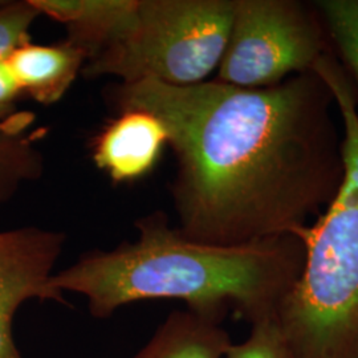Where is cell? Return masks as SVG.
<instances>
[{
	"label": "cell",
	"instance_id": "cell-2",
	"mask_svg": "<svg viewBox=\"0 0 358 358\" xmlns=\"http://www.w3.org/2000/svg\"><path fill=\"white\" fill-rule=\"evenodd\" d=\"M136 229V242L80 256L55 273L53 287L84 296L90 315L101 320L129 304L176 299L198 310L232 308L252 325L278 320L307 256L297 234L238 245L202 243L158 213L138 219Z\"/></svg>",
	"mask_w": 358,
	"mask_h": 358
},
{
	"label": "cell",
	"instance_id": "cell-3",
	"mask_svg": "<svg viewBox=\"0 0 358 358\" xmlns=\"http://www.w3.org/2000/svg\"><path fill=\"white\" fill-rule=\"evenodd\" d=\"M344 133V179L319 220L301 231L304 268L278 322L294 358H358V97L332 52L316 63Z\"/></svg>",
	"mask_w": 358,
	"mask_h": 358
},
{
	"label": "cell",
	"instance_id": "cell-9",
	"mask_svg": "<svg viewBox=\"0 0 358 358\" xmlns=\"http://www.w3.org/2000/svg\"><path fill=\"white\" fill-rule=\"evenodd\" d=\"M22 90L36 103H59L76 81L77 75L88 63L84 51L64 41L56 45H41L27 41L6 59Z\"/></svg>",
	"mask_w": 358,
	"mask_h": 358
},
{
	"label": "cell",
	"instance_id": "cell-7",
	"mask_svg": "<svg viewBox=\"0 0 358 358\" xmlns=\"http://www.w3.org/2000/svg\"><path fill=\"white\" fill-rule=\"evenodd\" d=\"M112 120L93 146L96 166L115 183L148 176L169 143L166 128L155 115L128 109Z\"/></svg>",
	"mask_w": 358,
	"mask_h": 358
},
{
	"label": "cell",
	"instance_id": "cell-10",
	"mask_svg": "<svg viewBox=\"0 0 358 358\" xmlns=\"http://www.w3.org/2000/svg\"><path fill=\"white\" fill-rule=\"evenodd\" d=\"M226 315L192 308L174 310L133 358H224L232 344L222 325Z\"/></svg>",
	"mask_w": 358,
	"mask_h": 358
},
{
	"label": "cell",
	"instance_id": "cell-14",
	"mask_svg": "<svg viewBox=\"0 0 358 358\" xmlns=\"http://www.w3.org/2000/svg\"><path fill=\"white\" fill-rule=\"evenodd\" d=\"M38 16L31 0L4 1L0 6V62L29 41V29Z\"/></svg>",
	"mask_w": 358,
	"mask_h": 358
},
{
	"label": "cell",
	"instance_id": "cell-12",
	"mask_svg": "<svg viewBox=\"0 0 358 358\" xmlns=\"http://www.w3.org/2000/svg\"><path fill=\"white\" fill-rule=\"evenodd\" d=\"M340 64L358 88V0L313 1Z\"/></svg>",
	"mask_w": 358,
	"mask_h": 358
},
{
	"label": "cell",
	"instance_id": "cell-4",
	"mask_svg": "<svg viewBox=\"0 0 358 358\" xmlns=\"http://www.w3.org/2000/svg\"><path fill=\"white\" fill-rule=\"evenodd\" d=\"M235 0H140L134 28L84 66L85 76L171 87L207 81L223 59Z\"/></svg>",
	"mask_w": 358,
	"mask_h": 358
},
{
	"label": "cell",
	"instance_id": "cell-13",
	"mask_svg": "<svg viewBox=\"0 0 358 358\" xmlns=\"http://www.w3.org/2000/svg\"><path fill=\"white\" fill-rule=\"evenodd\" d=\"M224 358H294L276 319L251 325L250 336L241 344H231Z\"/></svg>",
	"mask_w": 358,
	"mask_h": 358
},
{
	"label": "cell",
	"instance_id": "cell-5",
	"mask_svg": "<svg viewBox=\"0 0 358 358\" xmlns=\"http://www.w3.org/2000/svg\"><path fill=\"white\" fill-rule=\"evenodd\" d=\"M316 7L297 0H235L230 38L217 81L260 90L315 68L328 53Z\"/></svg>",
	"mask_w": 358,
	"mask_h": 358
},
{
	"label": "cell",
	"instance_id": "cell-1",
	"mask_svg": "<svg viewBox=\"0 0 358 358\" xmlns=\"http://www.w3.org/2000/svg\"><path fill=\"white\" fill-rule=\"evenodd\" d=\"M115 96L121 110L149 112L166 128L177 229L189 239L238 245L300 235L340 190L343 125L313 69L271 88L145 80Z\"/></svg>",
	"mask_w": 358,
	"mask_h": 358
},
{
	"label": "cell",
	"instance_id": "cell-11",
	"mask_svg": "<svg viewBox=\"0 0 358 358\" xmlns=\"http://www.w3.org/2000/svg\"><path fill=\"white\" fill-rule=\"evenodd\" d=\"M34 121L35 115L26 110L0 121V206L43 174L44 158L38 148L43 133L34 129Z\"/></svg>",
	"mask_w": 358,
	"mask_h": 358
},
{
	"label": "cell",
	"instance_id": "cell-6",
	"mask_svg": "<svg viewBox=\"0 0 358 358\" xmlns=\"http://www.w3.org/2000/svg\"><path fill=\"white\" fill-rule=\"evenodd\" d=\"M65 234L36 226L0 231V358H24L13 340V319L29 300L68 306L53 287Z\"/></svg>",
	"mask_w": 358,
	"mask_h": 358
},
{
	"label": "cell",
	"instance_id": "cell-15",
	"mask_svg": "<svg viewBox=\"0 0 358 358\" xmlns=\"http://www.w3.org/2000/svg\"><path fill=\"white\" fill-rule=\"evenodd\" d=\"M22 94L6 60L0 62V121L16 113V100Z\"/></svg>",
	"mask_w": 358,
	"mask_h": 358
},
{
	"label": "cell",
	"instance_id": "cell-8",
	"mask_svg": "<svg viewBox=\"0 0 358 358\" xmlns=\"http://www.w3.org/2000/svg\"><path fill=\"white\" fill-rule=\"evenodd\" d=\"M40 15L62 23L66 41L88 62L125 38L136 26L140 0H31Z\"/></svg>",
	"mask_w": 358,
	"mask_h": 358
},
{
	"label": "cell",
	"instance_id": "cell-16",
	"mask_svg": "<svg viewBox=\"0 0 358 358\" xmlns=\"http://www.w3.org/2000/svg\"><path fill=\"white\" fill-rule=\"evenodd\" d=\"M3 3H4V1H0V6H1V4H3Z\"/></svg>",
	"mask_w": 358,
	"mask_h": 358
}]
</instances>
